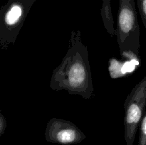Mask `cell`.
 I'll return each instance as SVG.
<instances>
[{
  "label": "cell",
  "mask_w": 146,
  "mask_h": 145,
  "mask_svg": "<svg viewBox=\"0 0 146 145\" xmlns=\"http://www.w3.org/2000/svg\"><path fill=\"white\" fill-rule=\"evenodd\" d=\"M49 86L54 91L65 90L86 100L94 96L88 49L83 44L79 30L71 31L67 52L60 65L53 71Z\"/></svg>",
  "instance_id": "obj_1"
},
{
  "label": "cell",
  "mask_w": 146,
  "mask_h": 145,
  "mask_svg": "<svg viewBox=\"0 0 146 145\" xmlns=\"http://www.w3.org/2000/svg\"><path fill=\"white\" fill-rule=\"evenodd\" d=\"M140 26L134 0H120L115 36L121 54L132 53L138 55Z\"/></svg>",
  "instance_id": "obj_2"
},
{
  "label": "cell",
  "mask_w": 146,
  "mask_h": 145,
  "mask_svg": "<svg viewBox=\"0 0 146 145\" xmlns=\"http://www.w3.org/2000/svg\"><path fill=\"white\" fill-rule=\"evenodd\" d=\"M36 0H9L0 9V46L15 44L29 10Z\"/></svg>",
  "instance_id": "obj_3"
},
{
  "label": "cell",
  "mask_w": 146,
  "mask_h": 145,
  "mask_svg": "<svg viewBox=\"0 0 146 145\" xmlns=\"http://www.w3.org/2000/svg\"><path fill=\"white\" fill-rule=\"evenodd\" d=\"M124 109V138L126 145H133L146 109V75L127 96Z\"/></svg>",
  "instance_id": "obj_4"
},
{
  "label": "cell",
  "mask_w": 146,
  "mask_h": 145,
  "mask_svg": "<svg viewBox=\"0 0 146 145\" xmlns=\"http://www.w3.org/2000/svg\"><path fill=\"white\" fill-rule=\"evenodd\" d=\"M45 139L48 142L61 145L79 144L86 139V135L71 121L54 117L47 123Z\"/></svg>",
  "instance_id": "obj_5"
},
{
  "label": "cell",
  "mask_w": 146,
  "mask_h": 145,
  "mask_svg": "<svg viewBox=\"0 0 146 145\" xmlns=\"http://www.w3.org/2000/svg\"><path fill=\"white\" fill-rule=\"evenodd\" d=\"M101 14L104 26L106 31L111 36H115V29L114 28V21L110 0H103Z\"/></svg>",
  "instance_id": "obj_6"
},
{
  "label": "cell",
  "mask_w": 146,
  "mask_h": 145,
  "mask_svg": "<svg viewBox=\"0 0 146 145\" xmlns=\"http://www.w3.org/2000/svg\"><path fill=\"white\" fill-rule=\"evenodd\" d=\"M138 145H146V109L140 124Z\"/></svg>",
  "instance_id": "obj_7"
},
{
  "label": "cell",
  "mask_w": 146,
  "mask_h": 145,
  "mask_svg": "<svg viewBox=\"0 0 146 145\" xmlns=\"http://www.w3.org/2000/svg\"><path fill=\"white\" fill-rule=\"evenodd\" d=\"M138 7L143 24L146 29V0H138Z\"/></svg>",
  "instance_id": "obj_8"
},
{
  "label": "cell",
  "mask_w": 146,
  "mask_h": 145,
  "mask_svg": "<svg viewBox=\"0 0 146 145\" xmlns=\"http://www.w3.org/2000/svg\"><path fill=\"white\" fill-rule=\"evenodd\" d=\"M7 127V120L5 117L1 113V109L0 108V136L4 133Z\"/></svg>",
  "instance_id": "obj_9"
}]
</instances>
